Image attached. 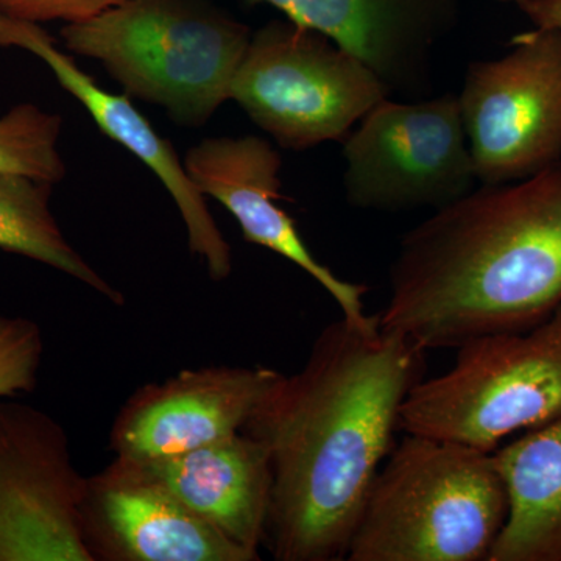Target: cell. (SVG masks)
<instances>
[{"label": "cell", "instance_id": "ba28073f", "mask_svg": "<svg viewBox=\"0 0 561 561\" xmlns=\"http://www.w3.org/2000/svg\"><path fill=\"white\" fill-rule=\"evenodd\" d=\"M497 60L471 62L459 94L476 180L529 179L561 161V33L534 27Z\"/></svg>", "mask_w": 561, "mask_h": 561}, {"label": "cell", "instance_id": "9c48e42d", "mask_svg": "<svg viewBox=\"0 0 561 561\" xmlns=\"http://www.w3.org/2000/svg\"><path fill=\"white\" fill-rule=\"evenodd\" d=\"M84 485L60 421L0 400V561H92L81 535Z\"/></svg>", "mask_w": 561, "mask_h": 561}, {"label": "cell", "instance_id": "e0dca14e", "mask_svg": "<svg viewBox=\"0 0 561 561\" xmlns=\"http://www.w3.org/2000/svg\"><path fill=\"white\" fill-rule=\"evenodd\" d=\"M50 195L51 184L25 176H0V250L49 265L113 305H124V294L94 271L65 238L51 214Z\"/></svg>", "mask_w": 561, "mask_h": 561}, {"label": "cell", "instance_id": "277c9868", "mask_svg": "<svg viewBox=\"0 0 561 561\" xmlns=\"http://www.w3.org/2000/svg\"><path fill=\"white\" fill-rule=\"evenodd\" d=\"M251 35L208 0H122L61 28L66 50L102 62L125 94L190 128L231 101Z\"/></svg>", "mask_w": 561, "mask_h": 561}, {"label": "cell", "instance_id": "52a82bcc", "mask_svg": "<svg viewBox=\"0 0 561 561\" xmlns=\"http://www.w3.org/2000/svg\"><path fill=\"white\" fill-rule=\"evenodd\" d=\"M346 202L398 213L445 208L478 183L459 95L376 103L343 144Z\"/></svg>", "mask_w": 561, "mask_h": 561}, {"label": "cell", "instance_id": "44dd1931", "mask_svg": "<svg viewBox=\"0 0 561 561\" xmlns=\"http://www.w3.org/2000/svg\"><path fill=\"white\" fill-rule=\"evenodd\" d=\"M516 7L537 28L561 33V0H500Z\"/></svg>", "mask_w": 561, "mask_h": 561}, {"label": "cell", "instance_id": "5bb4252c", "mask_svg": "<svg viewBox=\"0 0 561 561\" xmlns=\"http://www.w3.org/2000/svg\"><path fill=\"white\" fill-rule=\"evenodd\" d=\"M323 33L356 55L390 94L416 99L431 88L438 46L456 28L461 0H249Z\"/></svg>", "mask_w": 561, "mask_h": 561}, {"label": "cell", "instance_id": "7a4b0ae2", "mask_svg": "<svg viewBox=\"0 0 561 561\" xmlns=\"http://www.w3.org/2000/svg\"><path fill=\"white\" fill-rule=\"evenodd\" d=\"M383 330L424 351L526 330L561 306V161L472 190L402 236Z\"/></svg>", "mask_w": 561, "mask_h": 561}, {"label": "cell", "instance_id": "5b68a950", "mask_svg": "<svg viewBox=\"0 0 561 561\" xmlns=\"http://www.w3.org/2000/svg\"><path fill=\"white\" fill-rule=\"evenodd\" d=\"M560 416L561 306L526 330L459 346L451 370L413 386L400 430L493 453Z\"/></svg>", "mask_w": 561, "mask_h": 561}, {"label": "cell", "instance_id": "3957f363", "mask_svg": "<svg viewBox=\"0 0 561 561\" xmlns=\"http://www.w3.org/2000/svg\"><path fill=\"white\" fill-rule=\"evenodd\" d=\"M507 515L493 453L408 434L379 468L345 559L486 561Z\"/></svg>", "mask_w": 561, "mask_h": 561}, {"label": "cell", "instance_id": "ffe728a7", "mask_svg": "<svg viewBox=\"0 0 561 561\" xmlns=\"http://www.w3.org/2000/svg\"><path fill=\"white\" fill-rule=\"evenodd\" d=\"M119 2L122 0H0V14L36 24L55 21L72 24Z\"/></svg>", "mask_w": 561, "mask_h": 561}, {"label": "cell", "instance_id": "8992f818", "mask_svg": "<svg viewBox=\"0 0 561 561\" xmlns=\"http://www.w3.org/2000/svg\"><path fill=\"white\" fill-rule=\"evenodd\" d=\"M390 92L356 55L297 22L251 35L231 84L238 103L284 149L342 140Z\"/></svg>", "mask_w": 561, "mask_h": 561}, {"label": "cell", "instance_id": "6da1fadb", "mask_svg": "<svg viewBox=\"0 0 561 561\" xmlns=\"http://www.w3.org/2000/svg\"><path fill=\"white\" fill-rule=\"evenodd\" d=\"M424 353L381 319L368 327L341 319L320 331L300 371L273 382L242 430L271 459L264 546L273 559H345Z\"/></svg>", "mask_w": 561, "mask_h": 561}, {"label": "cell", "instance_id": "9a60e30c", "mask_svg": "<svg viewBox=\"0 0 561 561\" xmlns=\"http://www.w3.org/2000/svg\"><path fill=\"white\" fill-rule=\"evenodd\" d=\"M136 461L198 518L261 559L273 479L260 440L239 432L179 456Z\"/></svg>", "mask_w": 561, "mask_h": 561}, {"label": "cell", "instance_id": "2e32d148", "mask_svg": "<svg viewBox=\"0 0 561 561\" xmlns=\"http://www.w3.org/2000/svg\"><path fill=\"white\" fill-rule=\"evenodd\" d=\"M493 456L508 515L486 561H561V416Z\"/></svg>", "mask_w": 561, "mask_h": 561}, {"label": "cell", "instance_id": "d6986e66", "mask_svg": "<svg viewBox=\"0 0 561 561\" xmlns=\"http://www.w3.org/2000/svg\"><path fill=\"white\" fill-rule=\"evenodd\" d=\"M43 330L35 320L0 312V400L38 387Z\"/></svg>", "mask_w": 561, "mask_h": 561}, {"label": "cell", "instance_id": "8fae6325", "mask_svg": "<svg viewBox=\"0 0 561 561\" xmlns=\"http://www.w3.org/2000/svg\"><path fill=\"white\" fill-rule=\"evenodd\" d=\"M279 375L268 367L209 365L146 383L117 412L110 449L124 459H164L239 434Z\"/></svg>", "mask_w": 561, "mask_h": 561}, {"label": "cell", "instance_id": "ac0fdd59", "mask_svg": "<svg viewBox=\"0 0 561 561\" xmlns=\"http://www.w3.org/2000/svg\"><path fill=\"white\" fill-rule=\"evenodd\" d=\"M62 117L33 103H20L0 117V176L60 183L66 176L58 140Z\"/></svg>", "mask_w": 561, "mask_h": 561}, {"label": "cell", "instance_id": "30bf717a", "mask_svg": "<svg viewBox=\"0 0 561 561\" xmlns=\"http://www.w3.org/2000/svg\"><path fill=\"white\" fill-rule=\"evenodd\" d=\"M81 535L92 561H257L198 518L139 461L87 478Z\"/></svg>", "mask_w": 561, "mask_h": 561}, {"label": "cell", "instance_id": "7c38bea8", "mask_svg": "<svg viewBox=\"0 0 561 561\" xmlns=\"http://www.w3.org/2000/svg\"><path fill=\"white\" fill-rule=\"evenodd\" d=\"M0 47H16L38 57L58 83L84 106L102 133L142 161L164 184L180 210L187 245L205 261L210 279L225 280L232 271L231 247L191 180L171 140L162 138L127 94H111L58 47L57 39L36 22L0 14Z\"/></svg>", "mask_w": 561, "mask_h": 561}, {"label": "cell", "instance_id": "4fadbf2b", "mask_svg": "<svg viewBox=\"0 0 561 561\" xmlns=\"http://www.w3.org/2000/svg\"><path fill=\"white\" fill-rule=\"evenodd\" d=\"M280 157L257 136L209 138L187 151L184 168L202 194L228 209L247 242L290 261L331 295L342 319L360 327L379 320L365 311L367 287L339 278L306 247L297 225L279 208Z\"/></svg>", "mask_w": 561, "mask_h": 561}]
</instances>
